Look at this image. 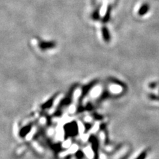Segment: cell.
I'll return each mask as SVG.
<instances>
[{
	"label": "cell",
	"instance_id": "cell-1",
	"mask_svg": "<svg viewBox=\"0 0 159 159\" xmlns=\"http://www.w3.org/2000/svg\"><path fill=\"white\" fill-rule=\"evenodd\" d=\"M112 9H113V7H112L111 5H109V6L107 7L105 15H104V16L102 19V22L103 23H107L109 21H110L111 15V12H112Z\"/></svg>",
	"mask_w": 159,
	"mask_h": 159
},
{
	"label": "cell",
	"instance_id": "cell-2",
	"mask_svg": "<svg viewBox=\"0 0 159 159\" xmlns=\"http://www.w3.org/2000/svg\"><path fill=\"white\" fill-rule=\"evenodd\" d=\"M102 34L103 41L108 43L111 41V34L109 33L108 28L106 26H103L102 27Z\"/></svg>",
	"mask_w": 159,
	"mask_h": 159
},
{
	"label": "cell",
	"instance_id": "cell-3",
	"mask_svg": "<svg viewBox=\"0 0 159 159\" xmlns=\"http://www.w3.org/2000/svg\"><path fill=\"white\" fill-rule=\"evenodd\" d=\"M39 46L41 50H47V49H51L54 47H55L56 43L55 42H45V41H42L39 43Z\"/></svg>",
	"mask_w": 159,
	"mask_h": 159
},
{
	"label": "cell",
	"instance_id": "cell-4",
	"mask_svg": "<svg viewBox=\"0 0 159 159\" xmlns=\"http://www.w3.org/2000/svg\"><path fill=\"white\" fill-rule=\"evenodd\" d=\"M150 10V5L147 3H143L138 11V15L139 16H144Z\"/></svg>",
	"mask_w": 159,
	"mask_h": 159
},
{
	"label": "cell",
	"instance_id": "cell-5",
	"mask_svg": "<svg viewBox=\"0 0 159 159\" xmlns=\"http://www.w3.org/2000/svg\"><path fill=\"white\" fill-rule=\"evenodd\" d=\"M100 7L101 6H99L92 14V18L94 21H98L100 19Z\"/></svg>",
	"mask_w": 159,
	"mask_h": 159
},
{
	"label": "cell",
	"instance_id": "cell-6",
	"mask_svg": "<svg viewBox=\"0 0 159 159\" xmlns=\"http://www.w3.org/2000/svg\"><path fill=\"white\" fill-rule=\"evenodd\" d=\"M145 156H146V153H142L141 155L139 156V159H145ZM138 159V158H137Z\"/></svg>",
	"mask_w": 159,
	"mask_h": 159
},
{
	"label": "cell",
	"instance_id": "cell-7",
	"mask_svg": "<svg viewBox=\"0 0 159 159\" xmlns=\"http://www.w3.org/2000/svg\"><path fill=\"white\" fill-rule=\"evenodd\" d=\"M157 83H151L149 86L151 88H155L157 86Z\"/></svg>",
	"mask_w": 159,
	"mask_h": 159
}]
</instances>
